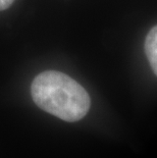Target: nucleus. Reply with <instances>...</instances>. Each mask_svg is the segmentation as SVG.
<instances>
[{"instance_id":"1","label":"nucleus","mask_w":157,"mask_h":158,"mask_svg":"<svg viewBox=\"0 0 157 158\" xmlns=\"http://www.w3.org/2000/svg\"><path fill=\"white\" fill-rule=\"evenodd\" d=\"M31 95L39 108L68 123L81 120L91 106L84 87L57 70L37 75L31 85Z\"/></svg>"},{"instance_id":"2","label":"nucleus","mask_w":157,"mask_h":158,"mask_svg":"<svg viewBox=\"0 0 157 158\" xmlns=\"http://www.w3.org/2000/svg\"><path fill=\"white\" fill-rule=\"evenodd\" d=\"M144 49L146 57L150 63V66L154 73L157 75V27L154 26L150 29L148 34L146 36Z\"/></svg>"},{"instance_id":"3","label":"nucleus","mask_w":157,"mask_h":158,"mask_svg":"<svg viewBox=\"0 0 157 158\" xmlns=\"http://www.w3.org/2000/svg\"><path fill=\"white\" fill-rule=\"evenodd\" d=\"M15 0H0V11L5 10L8 7H10L11 4Z\"/></svg>"}]
</instances>
